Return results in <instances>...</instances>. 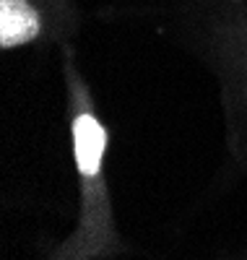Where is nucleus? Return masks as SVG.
<instances>
[{
	"mask_svg": "<svg viewBox=\"0 0 247 260\" xmlns=\"http://www.w3.org/2000/svg\"><path fill=\"white\" fill-rule=\"evenodd\" d=\"M73 138H76V161L78 169L86 177H94L102 167V154H104V127L94 115H78L73 122Z\"/></svg>",
	"mask_w": 247,
	"mask_h": 260,
	"instance_id": "2",
	"label": "nucleus"
},
{
	"mask_svg": "<svg viewBox=\"0 0 247 260\" xmlns=\"http://www.w3.org/2000/svg\"><path fill=\"white\" fill-rule=\"evenodd\" d=\"M39 34V16L26 0H0V45L18 47Z\"/></svg>",
	"mask_w": 247,
	"mask_h": 260,
	"instance_id": "1",
	"label": "nucleus"
}]
</instances>
